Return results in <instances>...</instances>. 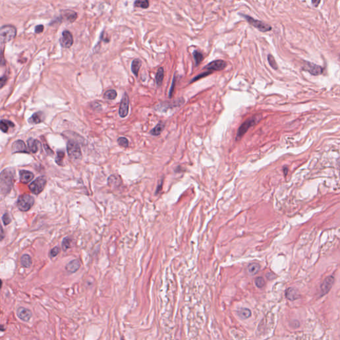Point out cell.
I'll list each match as a JSON object with an SVG mask.
<instances>
[{"label": "cell", "instance_id": "ba28073f", "mask_svg": "<svg viewBox=\"0 0 340 340\" xmlns=\"http://www.w3.org/2000/svg\"><path fill=\"white\" fill-rule=\"evenodd\" d=\"M303 69L314 76L319 75L323 73V68L321 66L310 62H305Z\"/></svg>", "mask_w": 340, "mask_h": 340}, {"label": "cell", "instance_id": "8fae6325", "mask_svg": "<svg viewBox=\"0 0 340 340\" xmlns=\"http://www.w3.org/2000/svg\"><path fill=\"white\" fill-rule=\"evenodd\" d=\"M60 43L64 48H70L73 44V37L71 33L67 31H64L62 33V36L60 39Z\"/></svg>", "mask_w": 340, "mask_h": 340}, {"label": "cell", "instance_id": "d4e9b609", "mask_svg": "<svg viewBox=\"0 0 340 340\" xmlns=\"http://www.w3.org/2000/svg\"><path fill=\"white\" fill-rule=\"evenodd\" d=\"M261 269V266L257 263H251L248 266V272L251 275H254L258 272Z\"/></svg>", "mask_w": 340, "mask_h": 340}, {"label": "cell", "instance_id": "f35d334b", "mask_svg": "<svg viewBox=\"0 0 340 340\" xmlns=\"http://www.w3.org/2000/svg\"><path fill=\"white\" fill-rule=\"evenodd\" d=\"M60 253V248L59 247H55L51 249V252H50V257L51 258L55 257L57 256V254Z\"/></svg>", "mask_w": 340, "mask_h": 340}, {"label": "cell", "instance_id": "52a82bcc", "mask_svg": "<svg viewBox=\"0 0 340 340\" xmlns=\"http://www.w3.org/2000/svg\"><path fill=\"white\" fill-rule=\"evenodd\" d=\"M241 16L247 20L248 23L252 25V26H253L255 28L258 29V30H259L260 31L267 32V31H271V30L272 29V27L271 26H269V25L261 21H259V20H257V19H254V18L250 17L248 16H246V15H244V14H241Z\"/></svg>", "mask_w": 340, "mask_h": 340}, {"label": "cell", "instance_id": "484cf974", "mask_svg": "<svg viewBox=\"0 0 340 340\" xmlns=\"http://www.w3.org/2000/svg\"><path fill=\"white\" fill-rule=\"evenodd\" d=\"M14 124L9 121L7 120H1V130L3 132H7L8 131V129L9 127H14Z\"/></svg>", "mask_w": 340, "mask_h": 340}, {"label": "cell", "instance_id": "ee69618b", "mask_svg": "<svg viewBox=\"0 0 340 340\" xmlns=\"http://www.w3.org/2000/svg\"><path fill=\"white\" fill-rule=\"evenodd\" d=\"M3 229L2 228V240L3 239Z\"/></svg>", "mask_w": 340, "mask_h": 340}, {"label": "cell", "instance_id": "7c38bea8", "mask_svg": "<svg viewBox=\"0 0 340 340\" xmlns=\"http://www.w3.org/2000/svg\"><path fill=\"white\" fill-rule=\"evenodd\" d=\"M334 283V277L332 276H328L324 279V281L321 284V290L322 295L328 294L332 289Z\"/></svg>", "mask_w": 340, "mask_h": 340}, {"label": "cell", "instance_id": "83f0119b", "mask_svg": "<svg viewBox=\"0 0 340 340\" xmlns=\"http://www.w3.org/2000/svg\"><path fill=\"white\" fill-rule=\"evenodd\" d=\"M193 54L195 61H196V65L197 66L203 61L204 57L203 55V54L201 52H199V51H195Z\"/></svg>", "mask_w": 340, "mask_h": 340}, {"label": "cell", "instance_id": "ac0fdd59", "mask_svg": "<svg viewBox=\"0 0 340 340\" xmlns=\"http://www.w3.org/2000/svg\"><path fill=\"white\" fill-rule=\"evenodd\" d=\"M81 267V263L78 260H73L71 262H69L66 266L67 271L69 272L74 273L77 272Z\"/></svg>", "mask_w": 340, "mask_h": 340}, {"label": "cell", "instance_id": "1f68e13d", "mask_svg": "<svg viewBox=\"0 0 340 340\" xmlns=\"http://www.w3.org/2000/svg\"><path fill=\"white\" fill-rule=\"evenodd\" d=\"M64 157V153L63 151H58L57 157L55 158L56 163L59 166H63V161Z\"/></svg>", "mask_w": 340, "mask_h": 340}, {"label": "cell", "instance_id": "b9f144b4", "mask_svg": "<svg viewBox=\"0 0 340 340\" xmlns=\"http://www.w3.org/2000/svg\"><path fill=\"white\" fill-rule=\"evenodd\" d=\"M320 2L321 0H312V4L314 5V6L317 7H318V6L319 5V3H320Z\"/></svg>", "mask_w": 340, "mask_h": 340}, {"label": "cell", "instance_id": "7bdbcfd3", "mask_svg": "<svg viewBox=\"0 0 340 340\" xmlns=\"http://www.w3.org/2000/svg\"><path fill=\"white\" fill-rule=\"evenodd\" d=\"M162 182H161V183H160V184H159V186L158 187V188H157V190H156V193H158V192H159V190H160V189H162Z\"/></svg>", "mask_w": 340, "mask_h": 340}, {"label": "cell", "instance_id": "9a60e30c", "mask_svg": "<svg viewBox=\"0 0 340 340\" xmlns=\"http://www.w3.org/2000/svg\"><path fill=\"white\" fill-rule=\"evenodd\" d=\"M33 177L34 174L31 172L27 171V170H21L19 172L20 182L23 183H28L31 181Z\"/></svg>", "mask_w": 340, "mask_h": 340}, {"label": "cell", "instance_id": "277c9868", "mask_svg": "<svg viewBox=\"0 0 340 340\" xmlns=\"http://www.w3.org/2000/svg\"><path fill=\"white\" fill-rule=\"evenodd\" d=\"M259 120H260V118H258V116H253L252 118H250L248 120H247L244 123H243L241 124V126L239 127L237 133L236 134L235 140L236 141L240 140V139L243 138L244 135L247 133L248 130L250 128L254 126L255 124L258 122Z\"/></svg>", "mask_w": 340, "mask_h": 340}, {"label": "cell", "instance_id": "60d3db41", "mask_svg": "<svg viewBox=\"0 0 340 340\" xmlns=\"http://www.w3.org/2000/svg\"><path fill=\"white\" fill-rule=\"evenodd\" d=\"M6 81H7V77L6 76L1 77V88L3 87L4 84H6Z\"/></svg>", "mask_w": 340, "mask_h": 340}, {"label": "cell", "instance_id": "e575fe53", "mask_svg": "<svg viewBox=\"0 0 340 340\" xmlns=\"http://www.w3.org/2000/svg\"><path fill=\"white\" fill-rule=\"evenodd\" d=\"M118 143L120 145L124 148H127L128 146V140L127 138L124 137H120L118 139Z\"/></svg>", "mask_w": 340, "mask_h": 340}, {"label": "cell", "instance_id": "5bb4252c", "mask_svg": "<svg viewBox=\"0 0 340 340\" xmlns=\"http://www.w3.org/2000/svg\"><path fill=\"white\" fill-rule=\"evenodd\" d=\"M13 153H28L26 145L23 140H17L12 145Z\"/></svg>", "mask_w": 340, "mask_h": 340}, {"label": "cell", "instance_id": "7a4b0ae2", "mask_svg": "<svg viewBox=\"0 0 340 340\" xmlns=\"http://www.w3.org/2000/svg\"><path fill=\"white\" fill-rule=\"evenodd\" d=\"M17 30L14 26L7 25L3 26L0 29V42L2 44L12 41L16 36Z\"/></svg>", "mask_w": 340, "mask_h": 340}, {"label": "cell", "instance_id": "e0dca14e", "mask_svg": "<svg viewBox=\"0 0 340 340\" xmlns=\"http://www.w3.org/2000/svg\"><path fill=\"white\" fill-rule=\"evenodd\" d=\"M286 297L289 300L294 301L300 297L298 290L294 288H289L286 291Z\"/></svg>", "mask_w": 340, "mask_h": 340}, {"label": "cell", "instance_id": "cb8c5ba5", "mask_svg": "<svg viewBox=\"0 0 340 340\" xmlns=\"http://www.w3.org/2000/svg\"><path fill=\"white\" fill-rule=\"evenodd\" d=\"M64 16L67 21L73 23L77 19V14L76 12L71 11V10H67L66 12H64Z\"/></svg>", "mask_w": 340, "mask_h": 340}, {"label": "cell", "instance_id": "44dd1931", "mask_svg": "<svg viewBox=\"0 0 340 340\" xmlns=\"http://www.w3.org/2000/svg\"><path fill=\"white\" fill-rule=\"evenodd\" d=\"M164 128H165V124L163 122H159L152 130L150 131V134L155 136H159V135H160L162 132H163Z\"/></svg>", "mask_w": 340, "mask_h": 340}, {"label": "cell", "instance_id": "74e56055", "mask_svg": "<svg viewBox=\"0 0 340 340\" xmlns=\"http://www.w3.org/2000/svg\"><path fill=\"white\" fill-rule=\"evenodd\" d=\"M2 221L5 225H8L12 222V219L10 218L9 215L7 213L3 214V215L2 216Z\"/></svg>", "mask_w": 340, "mask_h": 340}, {"label": "cell", "instance_id": "5b68a950", "mask_svg": "<svg viewBox=\"0 0 340 340\" xmlns=\"http://www.w3.org/2000/svg\"><path fill=\"white\" fill-rule=\"evenodd\" d=\"M47 183V179L45 176H40L35 179L29 186V188L33 194L38 195L43 191Z\"/></svg>", "mask_w": 340, "mask_h": 340}, {"label": "cell", "instance_id": "4dcf8cb0", "mask_svg": "<svg viewBox=\"0 0 340 340\" xmlns=\"http://www.w3.org/2000/svg\"><path fill=\"white\" fill-rule=\"evenodd\" d=\"M72 239L69 237H65L62 242V248L63 251H67L68 248L71 247Z\"/></svg>", "mask_w": 340, "mask_h": 340}, {"label": "cell", "instance_id": "4fadbf2b", "mask_svg": "<svg viewBox=\"0 0 340 340\" xmlns=\"http://www.w3.org/2000/svg\"><path fill=\"white\" fill-rule=\"evenodd\" d=\"M18 318L24 322H28L32 316V313L29 309L23 307H20L17 310Z\"/></svg>", "mask_w": 340, "mask_h": 340}, {"label": "cell", "instance_id": "f1b7e54d", "mask_svg": "<svg viewBox=\"0 0 340 340\" xmlns=\"http://www.w3.org/2000/svg\"><path fill=\"white\" fill-rule=\"evenodd\" d=\"M117 97V92L115 90H108L106 92H105L104 94V98L107 100H114Z\"/></svg>", "mask_w": 340, "mask_h": 340}, {"label": "cell", "instance_id": "d590c367", "mask_svg": "<svg viewBox=\"0 0 340 340\" xmlns=\"http://www.w3.org/2000/svg\"><path fill=\"white\" fill-rule=\"evenodd\" d=\"M254 282H255V284H256V286L258 287V288H262L264 284H265V282H264V280L262 277H258L256 279H255L254 281Z\"/></svg>", "mask_w": 340, "mask_h": 340}, {"label": "cell", "instance_id": "8992f818", "mask_svg": "<svg viewBox=\"0 0 340 340\" xmlns=\"http://www.w3.org/2000/svg\"><path fill=\"white\" fill-rule=\"evenodd\" d=\"M67 149L69 157L74 159V160L81 158L82 153L81 148H80L79 145L76 142L72 140L69 141L67 144Z\"/></svg>", "mask_w": 340, "mask_h": 340}, {"label": "cell", "instance_id": "3957f363", "mask_svg": "<svg viewBox=\"0 0 340 340\" xmlns=\"http://www.w3.org/2000/svg\"><path fill=\"white\" fill-rule=\"evenodd\" d=\"M34 198L29 194H23L20 196L17 199V206L23 212L28 211L34 205Z\"/></svg>", "mask_w": 340, "mask_h": 340}, {"label": "cell", "instance_id": "836d02e7", "mask_svg": "<svg viewBox=\"0 0 340 340\" xmlns=\"http://www.w3.org/2000/svg\"><path fill=\"white\" fill-rule=\"evenodd\" d=\"M212 73H213L212 71H209L204 72V73H201V74H199V75L196 76V77H194V78L191 80V83H193V82H196V81H198V80L201 79V78H204V77H207L208 75H209V74H211Z\"/></svg>", "mask_w": 340, "mask_h": 340}, {"label": "cell", "instance_id": "6da1fadb", "mask_svg": "<svg viewBox=\"0 0 340 340\" xmlns=\"http://www.w3.org/2000/svg\"><path fill=\"white\" fill-rule=\"evenodd\" d=\"M13 184V173L9 169H4L1 173V191L2 194L8 193Z\"/></svg>", "mask_w": 340, "mask_h": 340}, {"label": "cell", "instance_id": "ab89813d", "mask_svg": "<svg viewBox=\"0 0 340 340\" xmlns=\"http://www.w3.org/2000/svg\"><path fill=\"white\" fill-rule=\"evenodd\" d=\"M44 30V26L43 25H39V26H36L35 28V32L36 33H41Z\"/></svg>", "mask_w": 340, "mask_h": 340}, {"label": "cell", "instance_id": "ffe728a7", "mask_svg": "<svg viewBox=\"0 0 340 340\" xmlns=\"http://www.w3.org/2000/svg\"><path fill=\"white\" fill-rule=\"evenodd\" d=\"M141 65H142V62L140 60L138 59H134L132 63V65H131L132 71L136 77H138V72L139 71V68H140L141 67Z\"/></svg>", "mask_w": 340, "mask_h": 340}, {"label": "cell", "instance_id": "603a6c76", "mask_svg": "<svg viewBox=\"0 0 340 340\" xmlns=\"http://www.w3.org/2000/svg\"><path fill=\"white\" fill-rule=\"evenodd\" d=\"M21 264L25 268H29L32 264L31 257L28 254H23L21 258Z\"/></svg>", "mask_w": 340, "mask_h": 340}, {"label": "cell", "instance_id": "8d00e7d4", "mask_svg": "<svg viewBox=\"0 0 340 340\" xmlns=\"http://www.w3.org/2000/svg\"><path fill=\"white\" fill-rule=\"evenodd\" d=\"M176 80H177V77H176V74H175V75H174L173 78V81H172V85H171V87H170L169 91V98H172V95H173V92L174 91L175 85H176Z\"/></svg>", "mask_w": 340, "mask_h": 340}, {"label": "cell", "instance_id": "4316f807", "mask_svg": "<svg viewBox=\"0 0 340 340\" xmlns=\"http://www.w3.org/2000/svg\"><path fill=\"white\" fill-rule=\"evenodd\" d=\"M237 314L240 318L244 319H247L251 316V312L248 308H242L238 311Z\"/></svg>", "mask_w": 340, "mask_h": 340}, {"label": "cell", "instance_id": "d6986e66", "mask_svg": "<svg viewBox=\"0 0 340 340\" xmlns=\"http://www.w3.org/2000/svg\"><path fill=\"white\" fill-rule=\"evenodd\" d=\"M27 145L30 151H31L32 153H36L39 149V146L40 145V143L38 140H37V139L30 138L27 139Z\"/></svg>", "mask_w": 340, "mask_h": 340}, {"label": "cell", "instance_id": "9c48e42d", "mask_svg": "<svg viewBox=\"0 0 340 340\" xmlns=\"http://www.w3.org/2000/svg\"><path fill=\"white\" fill-rule=\"evenodd\" d=\"M226 67L227 63L225 61H223V60H216V61H213L209 63L205 67L204 69H207L210 71H220L225 68Z\"/></svg>", "mask_w": 340, "mask_h": 340}, {"label": "cell", "instance_id": "7402d4cb", "mask_svg": "<svg viewBox=\"0 0 340 340\" xmlns=\"http://www.w3.org/2000/svg\"><path fill=\"white\" fill-rule=\"evenodd\" d=\"M164 77V70L162 67H159L158 70L156 75V81L158 87H160L162 84Z\"/></svg>", "mask_w": 340, "mask_h": 340}, {"label": "cell", "instance_id": "d6a6232c", "mask_svg": "<svg viewBox=\"0 0 340 340\" xmlns=\"http://www.w3.org/2000/svg\"><path fill=\"white\" fill-rule=\"evenodd\" d=\"M268 63L270 65H271V67L275 69L276 70L278 69V65H277V63L276 62V61H275V59L274 58V57L272 55V54H268Z\"/></svg>", "mask_w": 340, "mask_h": 340}, {"label": "cell", "instance_id": "2e32d148", "mask_svg": "<svg viewBox=\"0 0 340 340\" xmlns=\"http://www.w3.org/2000/svg\"><path fill=\"white\" fill-rule=\"evenodd\" d=\"M43 113L41 112H38L34 113L32 116L28 120V122L30 124H38L42 122L44 120Z\"/></svg>", "mask_w": 340, "mask_h": 340}, {"label": "cell", "instance_id": "f546056e", "mask_svg": "<svg viewBox=\"0 0 340 340\" xmlns=\"http://www.w3.org/2000/svg\"><path fill=\"white\" fill-rule=\"evenodd\" d=\"M149 1L148 0H136L134 3L135 7H140L143 9H146L149 7Z\"/></svg>", "mask_w": 340, "mask_h": 340}, {"label": "cell", "instance_id": "30bf717a", "mask_svg": "<svg viewBox=\"0 0 340 340\" xmlns=\"http://www.w3.org/2000/svg\"><path fill=\"white\" fill-rule=\"evenodd\" d=\"M129 97L128 94L125 92L122 97L120 102V106L119 108V115L120 117L124 118L128 115L129 110Z\"/></svg>", "mask_w": 340, "mask_h": 340}]
</instances>
